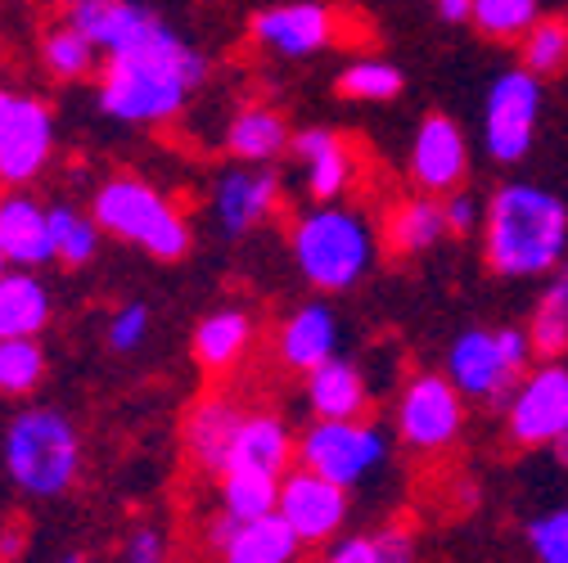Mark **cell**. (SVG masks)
Masks as SVG:
<instances>
[{
	"label": "cell",
	"instance_id": "cell-1",
	"mask_svg": "<svg viewBox=\"0 0 568 563\" xmlns=\"http://www.w3.org/2000/svg\"><path fill=\"white\" fill-rule=\"evenodd\" d=\"M207 82V59L163 19L135 41L104 54L100 68V113L122 126H163L181 117L194 91Z\"/></svg>",
	"mask_w": 568,
	"mask_h": 563
},
{
	"label": "cell",
	"instance_id": "cell-2",
	"mask_svg": "<svg viewBox=\"0 0 568 563\" xmlns=\"http://www.w3.org/2000/svg\"><path fill=\"white\" fill-rule=\"evenodd\" d=\"M483 257L506 279H537L568 257V203L532 181H506L483 207Z\"/></svg>",
	"mask_w": 568,
	"mask_h": 563
},
{
	"label": "cell",
	"instance_id": "cell-3",
	"mask_svg": "<svg viewBox=\"0 0 568 563\" xmlns=\"http://www.w3.org/2000/svg\"><path fill=\"white\" fill-rule=\"evenodd\" d=\"M0 464L19 497L59 501L82 478V433L59 406H28L6 424Z\"/></svg>",
	"mask_w": 568,
	"mask_h": 563
},
{
	"label": "cell",
	"instance_id": "cell-4",
	"mask_svg": "<svg viewBox=\"0 0 568 563\" xmlns=\"http://www.w3.org/2000/svg\"><path fill=\"white\" fill-rule=\"evenodd\" d=\"M290 253L312 289L347 294L375 266V231L357 207L312 203V213H303L290 231Z\"/></svg>",
	"mask_w": 568,
	"mask_h": 563
},
{
	"label": "cell",
	"instance_id": "cell-5",
	"mask_svg": "<svg viewBox=\"0 0 568 563\" xmlns=\"http://www.w3.org/2000/svg\"><path fill=\"white\" fill-rule=\"evenodd\" d=\"M91 217L109 239L135 244L154 262H181L190 253V244H194V231H190L181 207L154 181L131 176V172L109 176V181L95 185Z\"/></svg>",
	"mask_w": 568,
	"mask_h": 563
},
{
	"label": "cell",
	"instance_id": "cell-6",
	"mask_svg": "<svg viewBox=\"0 0 568 563\" xmlns=\"http://www.w3.org/2000/svg\"><path fill=\"white\" fill-rule=\"evenodd\" d=\"M537 351L528 329L506 325V329H465L452 351H447V379L456 383V392L465 401L478 406H506V397L515 392V383L532 370Z\"/></svg>",
	"mask_w": 568,
	"mask_h": 563
},
{
	"label": "cell",
	"instance_id": "cell-7",
	"mask_svg": "<svg viewBox=\"0 0 568 563\" xmlns=\"http://www.w3.org/2000/svg\"><path fill=\"white\" fill-rule=\"evenodd\" d=\"M388 433L375 419L357 414V419H316V424L298 438V464L338 482V487H362L371 473H379L388 464Z\"/></svg>",
	"mask_w": 568,
	"mask_h": 563
},
{
	"label": "cell",
	"instance_id": "cell-8",
	"mask_svg": "<svg viewBox=\"0 0 568 563\" xmlns=\"http://www.w3.org/2000/svg\"><path fill=\"white\" fill-rule=\"evenodd\" d=\"M541 122V78H532L528 68H510L487 86L483 100V150L491 163L515 167L528 158L532 140Z\"/></svg>",
	"mask_w": 568,
	"mask_h": 563
},
{
	"label": "cell",
	"instance_id": "cell-9",
	"mask_svg": "<svg viewBox=\"0 0 568 563\" xmlns=\"http://www.w3.org/2000/svg\"><path fill=\"white\" fill-rule=\"evenodd\" d=\"M393 419H397V438L410 451L434 455V451H447L465 433V397L456 392L447 375H415L397 392Z\"/></svg>",
	"mask_w": 568,
	"mask_h": 563
},
{
	"label": "cell",
	"instance_id": "cell-10",
	"mask_svg": "<svg viewBox=\"0 0 568 563\" xmlns=\"http://www.w3.org/2000/svg\"><path fill=\"white\" fill-rule=\"evenodd\" d=\"M564 429H568V366L541 361L506 397V433L515 447L532 451V447H555Z\"/></svg>",
	"mask_w": 568,
	"mask_h": 563
},
{
	"label": "cell",
	"instance_id": "cell-11",
	"mask_svg": "<svg viewBox=\"0 0 568 563\" xmlns=\"http://www.w3.org/2000/svg\"><path fill=\"white\" fill-rule=\"evenodd\" d=\"M275 514L294 528L303 545H325L347 528V487L312 473V469H284Z\"/></svg>",
	"mask_w": 568,
	"mask_h": 563
},
{
	"label": "cell",
	"instance_id": "cell-12",
	"mask_svg": "<svg viewBox=\"0 0 568 563\" xmlns=\"http://www.w3.org/2000/svg\"><path fill=\"white\" fill-rule=\"evenodd\" d=\"M54 158V113L37 95H14L6 135H0V185L32 190Z\"/></svg>",
	"mask_w": 568,
	"mask_h": 563
},
{
	"label": "cell",
	"instance_id": "cell-13",
	"mask_svg": "<svg viewBox=\"0 0 568 563\" xmlns=\"http://www.w3.org/2000/svg\"><path fill=\"white\" fill-rule=\"evenodd\" d=\"M253 41L266 54L280 59H312L334 45L338 37V14L321 0H290V6H266L253 14Z\"/></svg>",
	"mask_w": 568,
	"mask_h": 563
},
{
	"label": "cell",
	"instance_id": "cell-14",
	"mask_svg": "<svg viewBox=\"0 0 568 563\" xmlns=\"http://www.w3.org/2000/svg\"><path fill=\"white\" fill-rule=\"evenodd\" d=\"M469 176V140L447 113L424 117L410 140V181L419 194H456Z\"/></svg>",
	"mask_w": 568,
	"mask_h": 563
},
{
	"label": "cell",
	"instance_id": "cell-15",
	"mask_svg": "<svg viewBox=\"0 0 568 563\" xmlns=\"http://www.w3.org/2000/svg\"><path fill=\"white\" fill-rule=\"evenodd\" d=\"M280 207V181L257 163H235L212 185V217H217L226 239L253 235Z\"/></svg>",
	"mask_w": 568,
	"mask_h": 563
},
{
	"label": "cell",
	"instance_id": "cell-16",
	"mask_svg": "<svg viewBox=\"0 0 568 563\" xmlns=\"http://www.w3.org/2000/svg\"><path fill=\"white\" fill-rule=\"evenodd\" d=\"M207 545L222 563H294L303 541L275 510L262 519H231L217 514L207 523Z\"/></svg>",
	"mask_w": 568,
	"mask_h": 563
},
{
	"label": "cell",
	"instance_id": "cell-17",
	"mask_svg": "<svg viewBox=\"0 0 568 563\" xmlns=\"http://www.w3.org/2000/svg\"><path fill=\"white\" fill-rule=\"evenodd\" d=\"M0 244H6L10 266H19V270L50 266L54 262L50 207L28 190H6L0 194Z\"/></svg>",
	"mask_w": 568,
	"mask_h": 563
},
{
	"label": "cell",
	"instance_id": "cell-18",
	"mask_svg": "<svg viewBox=\"0 0 568 563\" xmlns=\"http://www.w3.org/2000/svg\"><path fill=\"white\" fill-rule=\"evenodd\" d=\"M244 424V410L231 397H203L190 414H185V455L194 460V469L203 473H226L235 438Z\"/></svg>",
	"mask_w": 568,
	"mask_h": 563
},
{
	"label": "cell",
	"instance_id": "cell-19",
	"mask_svg": "<svg viewBox=\"0 0 568 563\" xmlns=\"http://www.w3.org/2000/svg\"><path fill=\"white\" fill-rule=\"evenodd\" d=\"M338 338H343L338 316L325 303H307L294 316L280 320V329H275V357L290 370H298V375H312L316 366L338 357Z\"/></svg>",
	"mask_w": 568,
	"mask_h": 563
},
{
	"label": "cell",
	"instance_id": "cell-20",
	"mask_svg": "<svg viewBox=\"0 0 568 563\" xmlns=\"http://www.w3.org/2000/svg\"><path fill=\"white\" fill-rule=\"evenodd\" d=\"M290 154L303 163V181L312 203H338V194L352 185V150L347 140L329 126H307L290 140Z\"/></svg>",
	"mask_w": 568,
	"mask_h": 563
},
{
	"label": "cell",
	"instance_id": "cell-21",
	"mask_svg": "<svg viewBox=\"0 0 568 563\" xmlns=\"http://www.w3.org/2000/svg\"><path fill=\"white\" fill-rule=\"evenodd\" d=\"M154 19H159V10L140 6V0H78V6H68V23H73L100 54L122 50Z\"/></svg>",
	"mask_w": 568,
	"mask_h": 563
},
{
	"label": "cell",
	"instance_id": "cell-22",
	"mask_svg": "<svg viewBox=\"0 0 568 563\" xmlns=\"http://www.w3.org/2000/svg\"><path fill=\"white\" fill-rule=\"evenodd\" d=\"M307 410L316 419H357L371 410L366 370L347 357H329L307 375Z\"/></svg>",
	"mask_w": 568,
	"mask_h": 563
},
{
	"label": "cell",
	"instance_id": "cell-23",
	"mask_svg": "<svg viewBox=\"0 0 568 563\" xmlns=\"http://www.w3.org/2000/svg\"><path fill=\"white\" fill-rule=\"evenodd\" d=\"M253 347V316L240 311V307H222V311H207L199 325H194V338H190V351L199 370L207 375H226L235 370Z\"/></svg>",
	"mask_w": 568,
	"mask_h": 563
},
{
	"label": "cell",
	"instance_id": "cell-24",
	"mask_svg": "<svg viewBox=\"0 0 568 563\" xmlns=\"http://www.w3.org/2000/svg\"><path fill=\"white\" fill-rule=\"evenodd\" d=\"M54 316V298L37 270L10 266L0 275V338H41Z\"/></svg>",
	"mask_w": 568,
	"mask_h": 563
},
{
	"label": "cell",
	"instance_id": "cell-25",
	"mask_svg": "<svg viewBox=\"0 0 568 563\" xmlns=\"http://www.w3.org/2000/svg\"><path fill=\"white\" fill-rule=\"evenodd\" d=\"M294 455H298V442H294L290 424L271 410H253V414H244L226 469H253V473H275L280 478Z\"/></svg>",
	"mask_w": 568,
	"mask_h": 563
},
{
	"label": "cell",
	"instance_id": "cell-26",
	"mask_svg": "<svg viewBox=\"0 0 568 563\" xmlns=\"http://www.w3.org/2000/svg\"><path fill=\"white\" fill-rule=\"evenodd\" d=\"M290 122L280 117V109L271 104H244L231 122H226V154L240 163H271L290 150Z\"/></svg>",
	"mask_w": 568,
	"mask_h": 563
},
{
	"label": "cell",
	"instance_id": "cell-27",
	"mask_svg": "<svg viewBox=\"0 0 568 563\" xmlns=\"http://www.w3.org/2000/svg\"><path fill=\"white\" fill-rule=\"evenodd\" d=\"M388 248L397 257H419L438 248L452 231H447V213H443V198L438 194H410L402 198L393 213H388Z\"/></svg>",
	"mask_w": 568,
	"mask_h": 563
},
{
	"label": "cell",
	"instance_id": "cell-28",
	"mask_svg": "<svg viewBox=\"0 0 568 563\" xmlns=\"http://www.w3.org/2000/svg\"><path fill=\"white\" fill-rule=\"evenodd\" d=\"M528 338L537 361H559L568 351V266L550 270L546 289L537 298V311L528 320Z\"/></svg>",
	"mask_w": 568,
	"mask_h": 563
},
{
	"label": "cell",
	"instance_id": "cell-29",
	"mask_svg": "<svg viewBox=\"0 0 568 563\" xmlns=\"http://www.w3.org/2000/svg\"><path fill=\"white\" fill-rule=\"evenodd\" d=\"M325 563H419V550H415V532L393 523V528H379V532L334 536Z\"/></svg>",
	"mask_w": 568,
	"mask_h": 563
},
{
	"label": "cell",
	"instance_id": "cell-30",
	"mask_svg": "<svg viewBox=\"0 0 568 563\" xmlns=\"http://www.w3.org/2000/svg\"><path fill=\"white\" fill-rule=\"evenodd\" d=\"M50 239H54V262H63L68 270H82L95 262L104 231L95 226L91 213L73 203H50Z\"/></svg>",
	"mask_w": 568,
	"mask_h": 563
},
{
	"label": "cell",
	"instance_id": "cell-31",
	"mask_svg": "<svg viewBox=\"0 0 568 563\" xmlns=\"http://www.w3.org/2000/svg\"><path fill=\"white\" fill-rule=\"evenodd\" d=\"M41 68L63 86L68 82H87V78H95V68H100V50L63 19L59 28H50L41 37Z\"/></svg>",
	"mask_w": 568,
	"mask_h": 563
},
{
	"label": "cell",
	"instance_id": "cell-32",
	"mask_svg": "<svg viewBox=\"0 0 568 563\" xmlns=\"http://www.w3.org/2000/svg\"><path fill=\"white\" fill-rule=\"evenodd\" d=\"M50 375L41 338H0V397H32Z\"/></svg>",
	"mask_w": 568,
	"mask_h": 563
},
{
	"label": "cell",
	"instance_id": "cell-33",
	"mask_svg": "<svg viewBox=\"0 0 568 563\" xmlns=\"http://www.w3.org/2000/svg\"><path fill=\"white\" fill-rule=\"evenodd\" d=\"M406 91L402 68L388 59H352L338 73V95L357 100V104H388Z\"/></svg>",
	"mask_w": 568,
	"mask_h": 563
},
{
	"label": "cell",
	"instance_id": "cell-34",
	"mask_svg": "<svg viewBox=\"0 0 568 563\" xmlns=\"http://www.w3.org/2000/svg\"><path fill=\"white\" fill-rule=\"evenodd\" d=\"M280 478L275 473H253V469H226L222 473V514H231V519L271 514L275 501H280Z\"/></svg>",
	"mask_w": 568,
	"mask_h": 563
},
{
	"label": "cell",
	"instance_id": "cell-35",
	"mask_svg": "<svg viewBox=\"0 0 568 563\" xmlns=\"http://www.w3.org/2000/svg\"><path fill=\"white\" fill-rule=\"evenodd\" d=\"M519 59L541 82L568 73V19H537L519 41Z\"/></svg>",
	"mask_w": 568,
	"mask_h": 563
},
{
	"label": "cell",
	"instance_id": "cell-36",
	"mask_svg": "<svg viewBox=\"0 0 568 563\" xmlns=\"http://www.w3.org/2000/svg\"><path fill=\"white\" fill-rule=\"evenodd\" d=\"M541 19V0H474L469 23L487 41H524V32Z\"/></svg>",
	"mask_w": 568,
	"mask_h": 563
},
{
	"label": "cell",
	"instance_id": "cell-37",
	"mask_svg": "<svg viewBox=\"0 0 568 563\" xmlns=\"http://www.w3.org/2000/svg\"><path fill=\"white\" fill-rule=\"evenodd\" d=\"M528 550L537 563H568V505L546 510L528 523Z\"/></svg>",
	"mask_w": 568,
	"mask_h": 563
},
{
	"label": "cell",
	"instance_id": "cell-38",
	"mask_svg": "<svg viewBox=\"0 0 568 563\" xmlns=\"http://www.w3.org/2000/svg\"><path fill=\"white\" fill-rule=\"evenodd\" d=\"M104 338H109V347L118 351V357H126V351H135L140 342L150 338V307H145V303H122V307L109 316Z\"/></svg>",
	"mask_w": 568,
	"mask_h": 563
},
{
	"label": "cell",
	"instance_id": "cell-39",
	"mask_svg": "<svg viewBox=\"0 0 568 563\" xmlns=\"http://www.w3.org/2000/svg\"><path fill=\"white\" fill-rule=\"evenodd\" d=\"M122 563H172V541L159 523H135L122 536Z\"/></svg>",
	"mask_w": 568,
	"mask_h": 563
},
{
	"label": "cell",
	"instance_id": "cell-40",
	"mask_svg": "<svg viewBox=\"0 0 568 563\" xmlns=\"http://www.w3.org/2000/svg\"><path fill=\"white\" fill-rule=\"evenodd\" d=\"M443 213H447V231L452 235H478V226H483V207L465 190H456V194L443 198Z\"/></svg>",
	"mask_w": 568,
	"mask_h": 563
},
{
	"label": "cell",
	"instance_id": "cell-41",
	"mask_svg": "<svg viewBox=\"0 0 568 563\" xmlns=\"http://www.w3.org/2000/svg\"><path fill=\"white\" fill-rule=\"evenodd\" d=\"M28 545V528L23 523H6V532H0V559H19V550Z\"/></svg>",
	"mask_w": 568,
	"mask_h": 563
},
{
	"label": "cell",
	"instance_id": "cell-42",
	"mask_svg": "<svg viewBox=\"0 0 568 563\" xmlns=\"http://www.w3.org/2000/svg\"><path fill=\"white\" fill-rule=\"evenodd\" d=\"M434 10H438L443 23H469L474 0H434Z\"/></svg>",
	"mask_w": 568,
	"mask_h": 563
},
{
	"label": "cell",
	"instance_id": "cell-43",
	"mask_svg": "<svg viewBox=\"0 0 568 563\" xmlns=\"http://www.w3.org/2000/svg\"><path fill=\"white\" fill-rule=\"evenodd\" d=\"M14 95H19V91H10V86H0V135H6V122H10V109H14Z\"/></svg>",
	"mask_w": 568,
	"mask_h": 563
},
{
	"label": "cell",
	"instance_id": "cell-44",
	"mask_svg": "<svg viewBox=\"0 0 568 563\" xmlns=\"http://www.w3.org/2000/svg\"><path fill=\"white\" fill-rule=\"evenodd\" d=\"M550 451H555V460H559V464L568 469V429H564V433L555 438V447H550Z\"/></svg>",
	"mask_w": 568,
	"mask_h": 563
},
{
	"label": "cell",
	"instance_id": "cell-45",
	"mask_svg": "<svg viewBox=\"0 0 568 563\" xmlns=\"http://www.w3.org/2000/svg\"><path fill=\"white\" fill-rule=\"evenodd\" d=\"M54 563H91V554H87V550H63Z\"/></svg>",
	"mask_w": 568,
	"mask_h": 563
},
{
	"label": "cell",
	"instance_id": "cell-46",
	"mask_svg": "<svg viewBox=\"0 0 568 563\" xmlns=\"http://www.w3.org/2000/svg\"><path fill=\"white\" fill-rule=\"evenodd\" d=\"M10 270V257H6V244H0V275H6Z\"/></svg>",
	"mask_w": 568,
	"mask_h": 563
},
{
	"label": "cell",
	"instance_id": "cell-47",
	"mask_svg": "<svg viewBox=\"0 0 568 563\" xmlns=\"http://www.w3.org/2000/svg\"><path fill=\"white\" fill-rule=\"evenodd\" d=\"M68 6H78V0H68Z\"/></svg>",
	"mask_w": 568,
	"mask_h": 563
}]
</instances>
